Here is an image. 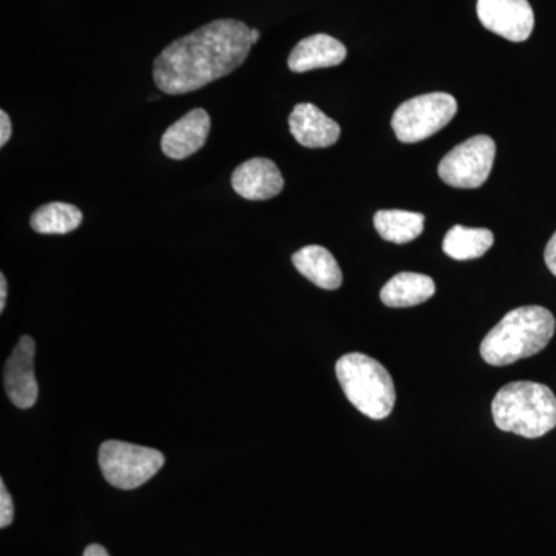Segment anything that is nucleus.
I'll list each match as a JSON object with an SVG mask.
<instances>
[{
  "label": "nucleus",
  "instance_id": "nucleus-5",
  "mask_svg": "<svg viewBox=\"0 0 556 556\" xmlns=\"http://www.w3.org/2000/svg\"><path fill=\"white\" fill-rule=\"evenodd\" d=\"M164 455L155 448L108 441L100 448L102 477L110 485L121 490H134L144 485L164 466Z\"/></svg>",
  "mask_w": 556,
  "mask_h": 556
},
{
  "label": "nucleus",
  "instance_id": "nucleus-19",
  "mask_svg": "<svg viewBox=\"0 0 556 556\" xmlns=\"http://www.w3.org/2000/svg\"><path fill=\"white\" fill-rule=\"evenodd\" d=\"M14 519V503L9 490H7L5 481L0 479V527L5 529Z\"/></svg>",
  "mask_w": 556,
  "mask_h": 556
},
{
  "label": "nucleus",
  "instance_id": "nucleus-18",
  "mask_svg": "<svg viewBox=\"0 0 556 556\" xmlns=\"http://www.w3.org/2000/svg\"><path fill=\"white\" fill-rule=\"evenodd\" d=\"M83 212L73 204L56 203L43 204L31 215V229L43 236H64L78 229L83 223Z\"/></svg>",
  "mask_w": 556,
  "mask_h": 556
},
{
  "label": "nucleus",
  "instance_id": "nucleus-11",
  "mask_svg": "<svg viewBox=\"0 0 556 556\" xmlns=\"http://www.w3.org/2000/svg\"><path fill=\"white\" fill-rule=\"evenodd\" d=\"M211 116L204 109H193L164 131L161 149L170 160H186L206 144Z\"/></svg>",
  "mask_w": 556,
  "mask_h": 556
},
{
  "label": "nucleus",
  "instance_id": "nucleus-4",
  "mask_svg": "<svg viewBox=\"0 0 556 556\" xmlns=\"http://www.w3.org/2000/svg\"><path fill=\"white\" fill-rule=\"evenodd\" d=\"M340 387L348 401L371 419L391 415L396 404V390L390 372L367 354L351 353L336 364Z\"/></svg>",
  "mask_w": 556,
  "mask_h": 556
},
{
  "label": "nucleus",
  "instance_id": "nucleus-22",
  "mask_svg": "<svg viewBox=\"0 0 556 556\" xmlns=\"http://www.w3.org/2000/svg\"><path fill=\"white\" fill-rule=\"evenodd\" d=\"M84 556H110L109 552L100 544H90L89 547L84 552Z\"/></svg>",
  "mask_w": 556,
  "mask_h": 556
},
{
  "label": "nucleus",
  "instance_id": "nucleus-1",
  "mask_svg": "<svg viewBox=\"0 0 556 556\" xmlns=\"http://www.w3.org/2000/svg\"><path fill=\"white\" fill-rule=\"evenodd\" d=\"M252 49L251 28L236 20H218L182 36L153 62V80L167 94H186L230 75Z\"/></svg>",
  "mask_w": 556,
  "mask_h": 556
},
{
  "label": "nucleus",
  "instance_id": "nucleus-6",
  "mask_svg": "<svg viewBox=\"0 0 556 556\" xmlns=\"http://www.w3.org/2000/svg\"><path fill=\"white\" fill-rule=\"evenodd\" d=\"M456 112L457 102L452 94L442 91L420 94L399 105L391 126L399 141L413 144L444 129Z\"/></svg>",
  "mask_w": 556,
  "mask_h": 556
},
{
  "label": "nucleus",
  "instance_id": "nucleus-8",
  "mask_svg": "<svg viewBox=\"0 0 556 556\" xmlns=\"http://www.w3.org/2000/svg\"><path fill=\"white\" fill-rule=\"evenodd\" d=\"M477 11L486 30L511 42H525L535 27V14L527 0H478Z\"/></svg>",
  "mask_w": 556,
  "mask_h": 556
},
{
  "label": "nucleus",
  "instance_id": "nucleus-23",
  "mask_svg": "<svg viewBox=\"0 0 556 556\" xmlns=\"http://www.w3.org/2000/svg\"><path fill=\"white\" fill-rule=\"evenodd\" d=\"M7 305V278L5 276H0V313H3Z\"/></svg>",
  "mask_w": 556,
  "mask_h": 556
},
{
  "label": "nucleus",
  "instance_id": "nucleus-15",
  "mask_svg": "<svg viewBox=\"0 0 556 556\" xmlns=\"http://www.w3.org/2000/svg\"><path fill=\"white\" fill-rule=\"evenodd\" d=\"M437 285L431 277L417 273H401L387 281L380 300L390 308H409L433 298Z\"/></svg>",
  "mask_w": 556,
  "mask_h": 556
},
{
  "label": "nucleus",
  "instance_id": "nucleus-21",
  "mask_svg": "<svg viewBox=\"0 0 556 556\" xmlns=\"http://www.w3.org/2000/svg\"><path fill=\"white\" fill-rule=\"evenodd\" d=\"M544 260H546L548 270L556 277V232L548 240L546 252H544Z\"/></svg>",
  "mask_w": 556,
  "mask_h": 556
},
{
  "label": "nucleus",
  "instance_id": "nucleus-7",
  "mask_svg": "<svg viewBox=\"0 0 556 556\" xmlns=\"http://www.w3.org/2000/svg\"><path fill=\"white\" fill-rule=\"evenodd\" d=\"M495 156V141L486 135H477L450 150L439 163L438 174L452 188H481L490 177Z\"/></svg>",
  "mask_w": 556,
  "mask_h": 556
},
{
  "label": "nucleus",
  "instance_id": "nucleus-20",
  "mask_svg": "<svg viewBox=\"0 0 556 556\" xmlns=\"http://www.w3.org/2000/svg\"><path fill=\"white\" fill-rule=\"evenodd\" d=\"M13 127H11L10 116L7 115L5 110L0 112V146H5L10 141Z\"/></svg>",
  "mask_w": 556,
  "mask_h": 556
},
{
  "label": "nucleus",
  "instance_id": "nucleus-14",
  "mask_svg": "<svg viewBox=\"0 0 556 556\" xmlns=\"http://www.w3.org/2000/svg\"><path fill=\"white\" fill-rule=\"evenodd\" d=\"M292 263L303 277L318 288L334 291L342 287V269L327 248L318 244L302 248L292 255Z\"/></svg>",
  "mask_w": 556,
  "mask_h": 556
},
{
  "label": "nucleus",
  "instance_id": "nucleus-13",
  "mask_svg": "<svg viewBox=\"0 0 556 556\" xmlns=\"http://www.w3.org/2000/svg\"><path fill=\"white\" fill-rule=\"evenodd\" d=\"M346 58V47L328 35H313L300 40L288 58V67L294 73L336 67Z\"/></svg>",
  "mask_w": 556,
  "mask_h": 556
},
{
  "label": "nucleus",
  "instance_id": "nucleus-3",
  "mask_svg": "<svg viewBox=\"0 0 556 556\" xmlns=\"http://www.w3.org/2000/svg\"><path fill=\"white\" fill-rule=\"evenodd\" d=\"M492 415L500 430L522 438H541L556 427V397L543 383H507L493 399Z\"/></svg>",
  "mask_w": 556,
  "mask_h": 556
},
{
  "label": "nucleus",
  "instance_id": "nucleus-16",
  "mask_svg": "<svg viewBox=\"0 0 556 556\" xmlns=\"http://www.w3.org/2000/svg\"><path fill=\"white\" fill-rule=\"evenodd\" d=\"M426 217L419 212L388 211L376 212L375 228L383 240L394 244H405L416 240L424 232Z\"/></svg>",
  "mask_w": 556,
  "mask_h": 556
},
{
  "label": "nucleus",
  "instance_id": "nucleus-24",
  "mask_svg": "<svg viewBox=\"0 0 556 556\" xmlns=\"http://www.w3.org/2000/svg\"><path fill=\"white\" fill-rule=\"evenodd\" d=\"M258 39H260V31L258 30H251V42H252V46H254V43H257Z\"/></svg>",
  "mask_w": 556,
  "mask_h": 556
},
{
  "label": "nucleus",
  "instance_id": "nucleus-12",
  "mask_svg": "<svg viewBox=\"0 0 556 556\" xmlns=\"http://www.w3.org/2000/svg\"><path fill=\"white\" fill-rule=\"evenodd\" d=\"M289 130L303 148H331L339 141L340 126L334 119L325 115L317 105L302 102L295 105L289 116Z\"/></svg>",
  "mask_w": 556,
  "mask_h": 556
},
{
  "label": "nucleus",
  "instance_id": "nucleus-10",
  "mask_svg": "<svg viewBox=\"0 0 556 556\" xmlns=\"http://www.w3.org/2000/svg\"><path fill=\"white\" fill-rule=\"evenodd\" d=\"M232 188L244 200L263 201L277 197L285 188L283 175L268 159H251L232 174Z\"/></svg>",
  "mask_w": 556,
  "mask_h": 556
},
{
  "label": "nucleus",
  "instance_id": "nucleus-17",
  "mask_svg": "<svg viewBox=\"0 0 556 556\" xmlns=\"http://www.w3.org/2000/svg\"><path fill=\"white\" fill-rule=\"evenodd\" d=\"M492 230L482 228H466V226H453L445 236L442 249L453 260H475L482 257L493 247Z\"/></svg>",
  "mask_w": 556,
  "mask_h": 556
},
{
  "label": "nucleus",
  "instance_id": "nucleus-9",
  "mask_svg": "<svg viewBox=\"0 0 556 556\" xmlns=\"http://www.w3.org/2000/svg\"><path fill=\"white\" fill-rule=\"evenodd\" d=\"M36 343L30 336L21 338L5 365V390L17 408L28 409L39 396L35 376Z\"/></svg>",
  "mask_w": 556,
  "mask_h": 556
},
{
  "label": "nucleus",
  "instance_id": "nucleus-2",
  "mask_svg": "<svg viewBox=\"0 0 556 556\" xmlns=\"http://www.w3.org/2000/svg\"><path fill=\"white\" fill-rule=\"evenodd\" d=\"M554 314L543 306L510 311L481 343V356L493 367H507L521 358L536 356L554 338Z\"/></svg>",
  "mask_w": 556,
  "mask_h": 556
}]
</instances>
